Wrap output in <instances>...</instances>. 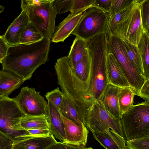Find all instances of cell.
<instances>
[{
    "mask_svg": "<svg viewBox=\"0 0 149 149\" xmlns=\"http://www.w3.org/2000/svg\"><path fill=\"white\" fill-rule=\"evenodd\" d=\"M50 43L43 38L35 43L9 45L1 63L2 69L14 73L23 83L30 79L36 70L48 61Z\"/></svg>",
    "mask_w": 149,
    "mask_h": 149,
    "instance_id": "1",
    "label": "cell"
},
{
    "mask_svg": "<svg viewBox=\"0 0 149 149\" xmlns=\"http://www.w3.org/2000/svg\"><path fill=\"white\" fill-rule=\"evenodd\" d=\"M108 33H100L88 40L86 46L91 64L87 95L99 100L109 84L106 73Z\"/></svg>",
    "mask_w": 149,
    "mask_h": 149,
    "instance_id": "2",
    "label": "cell"
},
{
    "mask_svg": "<svg viewBox=\"0 0 149 149\" xmlns=\"http://www.w3.org/2000/svg\"><path fill=\"white\" fill-rule=\"evenodd\" d=\"M54 0H23L21 8L24 10L29 21L32 23L43 38L50 40L56 28L57 14L53 5Z\"/></svg>",
    "mask_w": 149,
    "mask_h": 149,
    "instance_id": "3",
    "label": "cell"
},
{
    "mask_svg": "<svg viewBox=\"0 0 149 149\" xmlns=\"http://www.w3.org/2000/svg\"><path fill=\"white\" fill-rule=\"evenodd\" d=\"M111 18L110 13L94 5L83 13L71 34L87 41L100 33H108Z\"/></svg>",
    "mask_w": 149,
    "mask_h": 149,
    "instance_id": "4",
    "label": "cell"
},
{
    "mask_svg": "<svg viewBox=\"0 0 149 149\" xmlns=\"http://www.w3.org/2000/svg\"><path fill=\"white\" fill-rule=\"evenodd\" d=\"M127 141L149 135V101L132 105L120 119Z\"/></svg>",
    "mask_w": 149,
    "mask_h": 149,
    "instance_id": "5",
    "label": "cell"
},
{
    "mask_svg": "<svg viewBox=\"0 0 149 149\" xmlns=\"http://www.w3.org/2000/svg\"><path fill=\"white\" fill-rule=\"evenodd\" d=\"M82 123L92 132H104L111 129L125 139L120 120L114 118L99 100L93 99L91 102Z\"/></svg>",
    "mask_w": 149,
    "mask_h": 149,
    "instance_id": "6",
    "label": "cell"
},
{
    "mask_svg": "<svg viewBox=\"0 0 149 149\" xmlns=\"http://www.w3.org/2000/svg\"><path fill=\"white\" fill-rule=\"evenodd\" d=\"M25 115L14 98L2 97L0 100V131L13 139L19 136L29 134L21 124Z\"/></svg>",
    "mask_w": 149,
    "mask_h": 149,
    "instance_id": "7",
    "label": "cell"
},
{
    "mask_svg": "<svg viewBox=\"0 0 149 149\" xmlns=\"http://www.w3.org/2000/svg\"><path fill=\"white\" fill-rule=\"evenodd\" d=\"M140 2V0H135L112 34L136 46L144 32L141 20Z\"/></svg>",
    "mask_w": 149,
    "mask_h": 149,
    "instance_id": "8",
    "label": "cell"
},
{
    "mask_svg": "<svg viewBox=\"0 0 149 149\" xmlns=\"http://www.w3.org/2000/svg\"><path fill=\"white\" fill-rule=\"evenodd\" d=\"M108 49L118 62L130 86L134 89L137 95L146 79L130 61L122 40L108 34Z\"/></svg>",
    "mask_w": 149,
    "mask_h": 149,
    "instance_id": "9",
    "label": "cell"
},
{
    "mask_svg": "<svg viewBox=\"0 0 149 149\" xmlns=\"http://www.w3.org/2000/svg\"><path fill=\"white\" fill-rule=\"evenodd\" d=\"M19 108L25 115H45L47 102L44 97L35 88L22 87L19 94L14 98Z\"/></svg>",
    "mask_w": 149,
    "mask_h": 149,
    "instance_id": "10",
    "label": "cell"
},
{
    "mask_svg": "<svg viewBox=\"0 0 149 149\" xmlns=\"http://www.w3.org/2000/svg\"><path fill=\"white\" fill-rule=\"evenodd\" d=\"M61 116L64 124L65 135V139L62 142L74 145L85 146L89 133L86 126H79Z\"/></svg>",
    "mask_w": 149,
    "mask_h": 149,
    "instance_id": "11",
    "label": "cell"
},
{
    "mask_svg": "<svg viewBox=\"0 0 149 149\" xmlns=\"http://www.w3.org/2000/svg\"><path fill=\"white\" fill-rule=\"evenodd\" d=\"M106 73L109 84L119 88L130 86L120 64L108 49Z\"/></svg>",
    "mask_w": 149,
    "mask_h": 149,
    "instance_id": "12",
    "label": "cell"
},
{
    "mask_svg": "<svg viewBox=\"0 0 149 149\" xmlns=\"http://www.w3.org/2000/svg\"><path fill=\"white\" fill-rule=\"evenodd\" d=\"M57 141L53 135L13 139L10 149H47Z\"/></svg>",
    "mask_w": 149,
    "mask_h": 149,
    "instance_id": "13",
    "label": "cell"
},
{
    "mask_svg": "<svg viewBox=\"0 0 149 149\" xmlns=\"http://www.w3.org/2000/svg\"><path fill=\"white\" fill-rule=\"evenodd\" d=\"M45 114L52 135L61 141L65 139L64 125L58 108L50 101L47 100Z\"/></svg>",
    "mask_w": 149,
    "mask_h": 149,
    "instance_id": "14",
    "label": "cell"
},
{
    "mask_svg": "<svg viewBox=\"0 0 149 149\" xmlns=\"http://www.w3.org/2000/svg\"><path fill=\"white\" fill-rule=\"evenodd\" d=\"M21 10L19 15L8 26L3 35L5 40L9 45L19 44L22 33L29 22L25 11Z\"/></svg>",
    "mask_w": 149,
    "mask_h": 149,
    "instance_id": "15",
    "label": "cell"
},
{
    "mask_svg": "<svg viewBox=\"0 0 149 149\" xmlns=\"http://www.w3.org/2000/svg\"><path fill=\"white\" fill-rule=\"evenodd\" d=\"M83 12L77 14L70 13L56 27L51 39L52 41L54 43L63 42L74 30Z\"/></svg>",
    "mask_w": 149,
    "mask_h": 149,
    "instance_id": "16",
    "label": "cell"
},
{
    "mask_svg": "<svg viewBox=\"0 0 149 149\" xmlns=\"http://www.w3.org/2000/svg\"><path fill=\"white\" fill-rule=\"evenodd\" d=\"M118 90L119 87L109 83L98 100L114 118L120 120L118 98Z\"/></svg>",
    "mask_w": 149,
    "mask_h": 149,
    "instance_id": "17",
    "label": "cell"
},
{
    "mask_svg": "<svg viewBox=\"0 0 149 149\" xmlns=\"http://www.w3.org/2000/svg\"><path fill=\"white\" fill-rule=\"evenodd\" d=\"M92 133L94 138L105 149H127L125 139L111 129Z\"/></svg>",
    "mask_w": 149,
    "mask_h": 149,
    "instance_id": "18",
    "label": "cell"
},
{
    "mask_svg": "<svg viewBox=\"0 0 149 149\" xmlns=\"http://www.w3.org/2000/svg\"><path fill=\"white\" fill-rule=\"evenodd\" d=\"M23 83L22 79L14 73L6 70H0V95L8 97Z\"/></svg>",
    "mask_w": 149,
    "mask_h": 149,
    "instance_id": "19",
    "label": "cell"
},
{
    "mask_svg": "<svg viewBox=\"0 0 149 149\" xmlns=\"http://www.w3.org/2000/svg\"><path fill=\"white\" fill-rule=\"evenodd\" d=\"M86 48V41L76 37L67 56L68 64L70 68L74 67L81 60Z\"/></svg>",
    "mask_w": 149,
    "mask_h": 149,
    "instance_id": "20",
    "label": "cell"
},
{
    "mask_svg": "<svg viewBox=\"0 0 149 149\" xmlns=\"http://www.w3.org/2000/svg\"><path fill=\"white\" fill-rule=\"evenodd\" d=\"M141 58L143 76L146 80L149 79V35L144 32L137 45Z\"/></svg>",
    "mask_w": 149,
    "mask_h": 149,
    "instance_id": "21",
    "label": "cell"
},
{
    "mask_svg": "<svg viewBox=\"0 0 149 149\" xmlns=\"http://www.w3.org/2000/svg\"><path fill=\"white\" fill-rule=\"evenodd\" d=\"M58 108L61 114L65 118L79 126L85 125L81 122L73 103L65 95L63 96L62 102Z\"/></svg>",
    "mask_w": 149,
    "mask_h": 149,
    "instance_id": "22",
    "label": "cell"
},
{
    "mask_svg": "<svg viewBox=\"0 0 149 149\" xmlns=\"http://www.w3.org/2000/svg\"><path fill=\"white\" fill-rule=\"evenodd\" d=\"M136 95L134 89L131 86L119 87L118 102L121 116L132 105L134 96Z\"/></svg>",
    "mask_w": 149,
    "mask_h": 149,
    "instance_id": "23",
    "label": "cell"
},
{
    "mask_svg": "<svg viewBox=\"0 0 149 149\" xmlns=\"http://www.w3.org/2000/svg\"><path fill=\"white\" fill-rule=\"evenodd\" d=\"M21 124L26 130L30 129H49V126L45 115L31 116L25 115L22 118Z\"/></svg>",
    "mask_w": 149,
    "mask_h": 149,
    "instance_id": "24",
    "label": "cell"
},
{
    "mask_svg": "<svg viewBox=\"0 0 149 149\" xmlns=\"http://www.w3.org/2000/svg\"><path fill=\"white\" fill-rule=\"evenodd\" d=\"M43 38L38 30L29 22L21 36L19 44L35 43L41 40Z\"/></svg>",
    "mask_w": 149,
    "mask_h": 149,
    "instance_id": "25",
    "label": "cell"
},
{
    "mask_svg": "<svg viewBox=\"0 0 149 149\" xmlns=\"http://www.w3.org/2000/svg\"><path fill=\"white\" fill-rule=\"evenodd\" d=\"M122 41L129 59L139 73L143 77L142 63L137 46Z\"/></svg>",
    "mask_w": 149,
    "mask_h": 149,
    "instance_id": "26",
    "label": "cell"
},
{
    "mask_svg": "<svg viewBox=\"0 0 149 149\" xmlns=\"http://www.w3.org/2000/svg\"><path fill=\"white\" fill-rule=\"evenodd\" d=\"M141 23L144 31L149 35V0H140Z\"/></svg>",
    "mask_w": 149,
    "mask_h": 149,
    "instance_id": "27",
    "label": "cell"
},
{
    "mask_svg": "<svg viewBox=\"0 0 149 149\" xmlns=\"http://www.w3.org/2000/svg\"><path fill=\"white\" fill-rule=\"evenodd\" d=\"M127 149H149V135L127 140Z\"/></svg>",
    "mask_w": 149,
    "mask_h": 149,
    "instance_id": "28",
    "label": "cell"
},
{
    "mask_svg": "<svg viewBox=\"0 0 149 149\" xmlns=\"http://www.w3.org/2000/svg\"><path fill=\"white\" fill-rule=\"evenodd\" d=\"M94 4L95 0H73L70 13L77 14L83 13Z\"/></svg>",
    "mask_w": 149,
    "mask_h": 149,
    "instance_id": "29",
    "label": "cell"
},
{
    "mask_svg": "<svg viewBox=\"0 0 149 149\" xmlns=\"http://www.w3.org/2000/svg\"><path fill=\"white\" fill-rule=\"evenodd\" d=\"M135 0H112L110 11L111 17L117 13L131 6Z\"/></svg>",
    "mask_w": 149,
    "mask_h": 149,
    "instance_id": "30",
    "label": "cell"
},
{
    "mask_svg": "<svg viewBox=\"0 0 149 149\" xmlns=\"http://www.w3.org/2000/svg\"><path fill=\"white\" fill-rule=\"evenodd\" d=\"M64 96V94L59 87L47 92L45 95L47 100L50 101L58 107L61 104Z\"/></svg>",
    "mask_w": 149,
    "mask_h": 149,
    "instance_id": "31",
    "label": "cell"
},
{
    "mask_svg": "<svg viewBox=\"0 0 149 149\" xmlns=\"http://www.w3.org/2000/svg\"><path fill=\"white\" fill-rule=\"evenodd\" d=\"M73 0H54V7L57 14H63L70 12Z\"/></svg>",
    "mask_w": 149,
    "mask_h": 149,
    "instance_id": "32",
    "label": "cell"
},
{
    "mask_svg": "<svg viewBox=\"0 0 149 149\" xmlns=\"http://www.w3.org/2000/svg\"><path fill=\"white\" fill-rule=\"evenodd\" d=\"M130 7L120 12L111 17L108 32L109 34H113L117 24L126 13Z\"/></svg>",
    "mask_w": 149,
    "mask_h": 149,
    "instance_id": "33",
    "label": "cell"
},
{
    "mask_svg": "<svg viewBox=\"0 0 149 149\" xmlns=\"http://www.w3.org/2000/svg\"><path fill=\"white\" fill-rule=\"evenodd\" d=\"M47 149H93L91 147H86L65 143L62 141H56Z\"/></svg>",
    "mask_w": 149,
    "mask_h": 149,
    "instance_id": "34",
    "label": "cell"
},
{
    "mask_svg": "<svg viewBox=\"0 0 149 149\" xmlns=\"http://www.w3.org/2000/svg\"><path fill=\"white\" fill-rule=\"evenodd\" d=\"M13 139L0 131V149H10Z\"/></svg>",
    "mask_w": 149,
    "mask_h": 149,
    "instance_id": "35",
    "label": "cell"
},
{
    "mask_svg": "<svg viewBox=\"0 0 149 149\" xmlns=\"http://www.w3.org/2000/svg\"><path fill=\"white\" fill-rule=\"evenodd\" d=\"M137 95L145 101H149V79L145 80Z\"/></svg>",
    "mask_w": 149,
    "mask_h": 149,
    "instance_id": "36",
    "label": "cell"
},
{
    "mask_svg": "<svg viewBox=\"0 0 149 149\" xmlns=\"http://www.w3.org/2000/svg\"><path fill=\"white\" fill-rule=\"evenodd\" d=\"M112 5V0H95L94 5L109 12Z\"/></svg>",
    "mask_w": 149,
    "mask_h": 149,
    "instance_id": "37",
    "label": "cell"
},
{
    "mask_svg": "<svg viewBox=\"0 0 149 149\" xmlns=\"http://www.w3.org/2000/svg\"><path fill=\"white\" fill-rule=\"evenodd\" d=\"M9 46L5 40L3 36H0V57L2 60L6 55Z\"/></svg>",
    "mask_w": 149,
    "mask_h": 149,
    "instance_id": "38",
    "label": "cell"
},
{
    "mask_svg": "<svg viewBox=\"0 0 149 149\" xmlns=\"http://www.w3.org/2000/svg\"><path fill=\"white\" fill-rule=\"evenodd\" d=\"M27 130L30 135L36 136H46L52 135L49 129H30Z\"/></svg>",
    "mask_w": 149,
    "mask_h": 149,
    "instance_id": "39",
    "label": "cell"
},
{
    "mask_svg": "<svg viewBox=\"0 0 149 149\" xmlns=\"http://www.w3.org/2000/svg\"><path fill=\"white\" fill-rule=\"evenodd\" d=\"M4 8L3 6L0 5V14L4 10Z\"/></svg>",
    "mask_w": 149,
    "mask_h": 149,
    "instance_id": "40",
    "label": "cell"
},
{
    "mask_svg": "<svg viewBox=\"0 0 149 149\" xmlns=\"http://www.w3.org/2000/svg\"><path fill=\"white\" fill-rule=\"evenodd\" d=\"M2 61V59H1V58L0 57V63H1Z\"/></svg>",
    "mask_w": 149,
    "mask_h": 149,
    "instance_id": "41",
    "label": "cell"
},
{
    "mask_svg": "<svg viewBox=\"0 0 149 149\" xmlns=\"http://www.w3.org/2000/svg\"><path fill=\"white\" fill-rule=\"evenodd\" d=\"M2 97V96L0 95V100L1 99V98Z\"/></svg>",
    "mask_w": 149,
    "mask_h": 149,
    "instance_id": "42",
    "label": "cell"
},
{
    "mask_svg": "<svg viewBox=\"0 0 149 149\" xmlns=\"http://www.w3.org/2000/svg\"></svg>",
    "mask_w": 149,
    "mask_h": 149,
    "instance_id": "43",
    "label": "cell"
}]
</instances>
